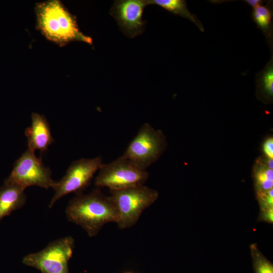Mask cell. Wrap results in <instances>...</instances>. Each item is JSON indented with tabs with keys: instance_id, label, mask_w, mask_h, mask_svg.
<instances>
[{
	"instance_id": "5b68a950",
	"label": "cell",
	"mask_w": 273,
	"mask_h": 273,
	"mask_svg": "<svg viewBox=\"0 0 273 273\" xmlns=\"http://www.w3.org/2000/svg\"><path fill=\"white\" fill-rule=\"evenodd\" d=\"M166 146L163 132L155 129L150 123H145L141 125L122 156L147 169L158 160Z\"/></svg>"
},
{
	"instance_id": "8992f818",
	"label": "cell",
	"mask_w": 273,
	"mask_h": 273,
	"mask_svg": "<svg viewBox=\"0 0 273 273\" xmlns=\"http://www.w3.org/2000/svg\"><path fill=\"white\" fill-rule=\"evenodd\" d=\"M74 246V240L71 237L58 239L42 250L25 255L22 263L42 273H69L68 263Z\"/></svg>"
},
{
	"instance_id": "8fae6325",
	"label": "cell",
	"mask_w": 273,
	"mask_h": 273,
	"mask_svg": "<svg viewBox=\"0 0 273 273\" xmlns=\"http://www.w3.org/2000/svg\"><path fill=\"white\" fill-rule=\"evenodd\" d=\"M25 189L16 185L4 183L0 187V221L26 203Z\"/></svg>"
},
{
	"instance_id": "6da1fadb",
	"label": "cell",
	"mask_w": 273,
	"mask_h": 273,
	"mask_svg": "<svg viewBox=\"0 0 273 273\" xmlns=\"http://www.w3.org/2000/svg\"><path fill=\"white\" fill-rule=\"evenodd\" d=\"M36 27L49 40L60 46L73 41L92 43V39L79 29L76 18L59 0L37 3L35 6Z\"/></svg>"
},
{
	"instance_id": "5bb4252c",
	"label": "cell",
	"mask_w": 273,
	"mask_h": 273,
	"mask_svg": "<svg viewBox=\"0 0 273 273\" xmlns=\"http://www.w3.org/2000/svg\"><path fill=\"white\" fill-rule=\"evenodd\" d=\"M254 273H273V264L260 251L256 243L250 246Z\"/></svg>"
},
{
	"instance_id": "ba28073f",
	"label": "cell",
	"mask_w": 273,
	"mask_h": 273,
	"mask_svg": "<svg viewBox=\"0 0 273 273\" xmlns=\"http://www.w3.org/2000/svg\"><path fill=\"white\" fill-rule=\"evenodd\" d=\"M103 163L101 156L83 158L72 162L64 176L56 181L53 188L54 194L49 207L52 208L58 200L66 195L81 193L89 185Z\"/></svg>"
},
{
	"instance_id": "9c48e42d",
	"label": "cell",
	"mask_w": 273,
	"mask_h": 273,
	"mask_svg": "<svg viewBox=\"0 0 273 273\" xmlns=\"http://www.w3.org/2000/svg\"><path fill=\"white\" fill-rule=\"evenodd\" d=\"M146 0L115 1L110 11L120 29L128 37L133 38L143 33L145 22L142 16Z\"/></svg>"
},
{
	"instance_id": "277c9868",
	"label": "cell",
	"mask_w": 273,
	"mask_h": 273,
	"mask_svg": "<svg viewBox=\"0 0 273 273\" xmlns=\"http://www.w3.org/2000/svg\"><path fill=\"white\" fill-rule=\"evenodd\" d=\"M149 177L143 169L122 155L108 163H103L95 179L99 188L110 191L121 190L145 185Z\"/></svg>"
},
{
	"instance_id": "44dd1931",
	"label": "cell",
	"mask_w": 273,
	"mask_h": 273,
	"mask_svg": "<svg viewBox=\"0 0 273 273\" xmlns=\"http://www.w3.org/2000/svg\"><path fill=\"white\" fill-rule=\"evenodd\" d=\"M124 273H134V272H133L132 271H126V272H125Z\"/></svg>"
},
{
	"instance_id": "e0dca14e",
	"label": "cell",
	"mask_w": 273,
	"mask_h": 273,
	"mask_svg": "<svg viewBox=\"0 0 273 273\" xmlns=\"http://www.w3.org/2000/svg\"><path fill=\"white\" fill-rule=\"evenodd\" d=\"M260 210L273 208V189L267 191L256 193Z\"/></svg>"
},
{
	"instance_id": "9a60e30c",
	"label": "cell",
	"mask_w": 273,
	"mask_h": 273,
	"mask_svg": "<svg viewBox=\"0 0 273 273\" xmlns=\"http://www.w3.org/2000/svg\"><path fill=\"white\" fill-rule=\"evenodd\" d=\"M259 91L266 98L270 99L273 95V66L272 59L258 76Z\"/></svg>"
},
{
	"instance_id": "7c38bea8",
	"label": "cell",
	"mask_w": 273,
	"mask_h": 273,
	"mask_svg": "<svg viewBox=\"0 0 273 273\" xmlns=\"http://www.w3.org/2000/svg\"><path fill=\"white\" fill-rule=\"evenodd\" d=\"M148 5L155 4L179 16L186 18L195 23L202 31L204 28L197 18L189 11L187 3L183 0H146Z\"/></svg>"
},
{
	"instance_id": "d6986e66",
	"label": "cell",
	"mask_w": 273,
	"mask_h": 273,
	"mask_svg": "<svg viewBox=\"0 0 273 273\" xmlns=\"http://www.w3.org/2000/svg\"><path fill=\"white\" fill-rule=\"evenodd\" d=\"M263 151L267 158L272 159L273 139L272 137L267 138L263 143Z\"/></svg>"
},
{
	"instance_id": "ac0fdd59",
	"label": "cell",
	"mask_w": 273,
	"mask_h": 273,
	"mask_svg": "<svg viewBox=\"0 0 273 273\" xmlns=\"http://www.w3.org/2000/svg\"><path fill=\"white\" fill-rule=\"evenodd\" d=\"M257 221L272 223L273 208L266 210H260Z\"/></svg>"
},
{
	"instance_id": "30bf717a",
	"label": "cell",
	"mask_w": 273,
	"mask_h": 273,
	"mask_svg": "<svg viewBox=\"0 0 273 273\" xmlns=\"http://www.w3.org/2000/svg\"><path fill=\"white\" fill-rule=\"evenodd\" d=\"M27 139V148L35 152L39 150L41 153L46 152L54 142L49 123L44 116L33 112L31 124L25 131Z\"/></svg>"
},
{
	"instance_id": "7a4b0ae2",
	"label": "cell",
	"mask_w": 273,
	"mask_h": 273,
	"mask_svg": "<svg viewBox=\"0 0 273 273\" xmlns=\"http://www.w3.org/2000/svg\"><path fill=\"white\" fill-rule=\"evenodd\" d=\"M69 221L81 227L90 237L96 236L105 224L117 222V214L110 197L99 190L76 194L66 210Z\"/></svg>"
},
{
	"instance_id": "52a82bcc",
	"label": "cell",
	"mask_w": 273,
	"mask_h": 273,
	"mask_svg": "<svg viewBox=\"0 0 273 273\" xmlns=\"http://www.w3.org/2000/svg\"><path fill=\"white\" fill-rule=\"evenodd\" d=\"M4 183L16 185L25 190L30 186L53 188L56 181L52 177L51 169L36 157L34 152L27 148L16 161L10 175Z\"/></svg>"
},
{
	"instance_id": "3957f363",
	"label": "cell",
	"mask_w": 273,
	"mask_h": 273,
	"mask_svg": "<svg viewBox=\"0 0 273 273\" xmlns=\"http://www.w3.org/2000/svg\"><path fill=\"white\" fill-rule=\"evenodd\" d=\"M158 192L148 186H137L111 191L110 197L117 214L120 229L131 228L136 224L145 210L158 199Z\"/></svg>"
},
{
	"instance_id": "4fadbf2b",
	"label": "cell",
	"mask_w": 273,
	"mask_h": 273,
	"mask_svg": "<svg viewBox=\"0 0 273 273\" xmlns=\"http://www.w3.org/2000/svg\"><path fill=\"white\" fill-rule=\"evenodd\" d=\"M253 179L256 193L273 189V170L263 164L254 169Z\"/></svg>"
},
{
	"instance_id": "ffe728a7",
	"label": "cell",
	"mask_w": 273,
	"mask_h": 273,
	"mask_svg": "<svg viewBox=\"0 0 273 273\" xmlns=\"http://www.w3.org/2000/svg\"><path fill=\"white\" fill-rule=\"evenodd\" d=\"M245 2L253 8L260 5L262 3V1L260 0H246Z\"/></svg>"
},
{
	"instance_id": "2e32d148",
	"label": "cell",
	"mask_w": 273,
	"mask_h": 273,
	"mask_svg": "<svg viewBox=\"0 0 273 273\" xmlns=\"http://www.w3.org/2000/svg\"><path fill=\"white\" fill-rule=\"evenodd\" d=\"M252 17L258 26L267 34L269 31L271 19L269 9L259 5L253 8Z\"/></svg>"
}]
</instances>
